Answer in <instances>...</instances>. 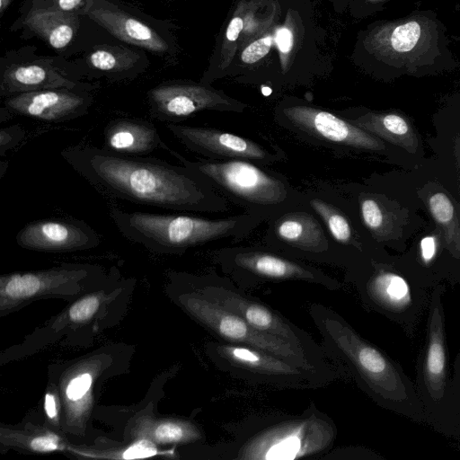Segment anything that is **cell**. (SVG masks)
Segmentation results:
<instances>
[{
    "mask_svg": "<svg viewBox=\"0 0 460 460\" xmlns=\"http://www.w3.org/2000/svg\"><path fill=\"white\" fill-rule=\"evenodd\" d=\"M316 14L315 0H277L270 23L239 47L224 78L278 93L327 78L334 53Z\"/></svg>",
    "mask_w": 460,
    "mask_h": 460,
    "instance_id": "1",
    "label": "cell"
},
{
    "mask_svg": "<svg viewBox=\"0 0 460 460\" xmlns=\"http://www.w3.org/2000/svg\"><path fill=\"white\" fill-rule=\"evenodd\" d=\"M60 155L105 196L174 211L224 213L230 208L225 197L184 165L87 145L65 148Z\"/></svg>",
    "mask_w": 460,
    "mask_h": 460,
    "instance_id": "2",
    "label": "cell"
},
{
    "mask_svg": "<svg viewBox=\"0 0 460 460\" xmlns=\"http://www.w3.org/2000/svg\"><path fill=\"white\" fill-rule=\"evenodd\" d=\"M445 25L430 11L379 20L358 31L349 59L374 77L418 75L453 67Z\"/></svg>",
    "mask_w": 460,
    "mask_h": 460,
    "instance_id": "3",
    "label": "cell"
},
{
    "mask_svg": "<svg viewBox=\"0 0 460 460\" xmlns=\"http://www.w3.org/2000/svg\"><path fill=\"white\" fill-rule=\"evenodd\" d=\"M310 317L322 339L327 360L352 379L376 402L394 411L416 402L414 390L402 369L365 340L334 309L311 303Z\"/></svg>",
    "mask_w": 460,
    "mask_h": 460,
    "instance_id": "4",
    "label": "cell"
},
{
    "mask_svg": "<svg viewBox=\"0 0 460 460\" xmlns=\"http://www.w3.org/2000/svg\"><path fill=\"white\" fill-rule=\"evenodd\" d=\"M223 444V459L294 460L327 453L334 444V421L314 403L296 416L246 420Z\"/></svg>",
    "mask_w": 460,
    "mask_h": 460,
    "instance_id": "5",
    "label": "cell"
},
{
    "mask_svg": "<svg viewBox=\"0 0 460 460\" xmlns=\"http://www.w3.org/2000/svg\"><path fill=\"white\" fill-rule=\"evenodd\" d=\"M161 148L199 174L230 203L263 222L303 204L304 192L268 165L241 159L190 161L164 142Z\"/></svg>",
    "mask_w": 460,
    "mask_h": 460,
    "instance_id": "6",
    "label": "cell"
},
{
    "mask_svg": "<svg viewBox=\"0 0 460 460\" xmlns=\"http://www.w3.org/2000/svg\"><path fill=\"white\" fill-rule=\"evenodd\" d=\"M109 216L124 237L150 250L177 253L217 240L243 239L264 223L245 212L214 219L181 214L128 212L115 206H110Z\"/></svg>",
    "mask_w": 460,
    "mask_h": 460,
    "instance_id": "7",
    "label": "cell"
},
{
    "mask_svg": "<svg viewBox=\"0 0 460 460\" xmlns=\"http://www.w3.org/2000/svg\"><path fill=\"white\" fill-rule=\"evenodd\" d=\"M276 123L309 145L345 155L380 152L384 140L352 124L336 111L321 108L295 95H284L274 108Z\"/></svg>",
    "mask_w": 460,
    "mask_h": 460,
    "instance_id": "8",
    "label": "cell"
},
{
    "mask_svg": "<svg viewBox=\"0 0 460 460\" xmlns=\"http://www.w3.org/2000/svg\"><path fill=\"white\" fill-rule=\"evenodd\" d=\"M213 258L225 276L245 291L285 281H302L330 291L342 288L337 279L322 270L263 244L223 247L214 252Z\"/></svg>",
    "mask_w": 460,
    "mask_h": 460,
    "instance_id": "9",
    "label": "cell"
},
{
    "mask_svg": "<svg viewBox=\"0 0 460 460\" xmlns=\"http://www.w3.org/2000/svg\"><path fill=\"white\" fill-rule=\"evenodd\" d=\"M209 353L220 370L250 384L307 390L323 387L339 377L338 371L306 368L266 350L223 341L211 343Z\"/></svg>",
    "mask_w": 460,
    "mask_h": 460,
    "instance_id": "10",
    "label": "cell"
},
{
    "mask_svg": "<svg viewBox=\"0 0 460 460\" xmlns=\"http://www.w3.org/2000/svg\"><path fill=\"white\" fill-rule=\"evenodd\" d=\"M267 223L263 245L279 252L346 270L361 261L331 238L320 218L304 203Z\"/></svg>",
    "mask_w": 460,
    "mask_h": 460,
    "instance_id": "11",
    "label": "cell"
},
{
    "mask_svg": "<svg viewBox=\"0 0 460 460\" xmlns=\"http://www.w3.org/2000/svg\"><path fill=\"white\" fill-rule=\"evenodd\" d=\"M201 295L243 318L254 329L302 349L316 361L332 366L320 344L277 309L248 294L226 276L212 274L199 290Z\"/></svg>",
    "mask_w": 460,
    "mask_h": 460,
    "instance_id": "12",
    "label": "cell"
},
{
    "mask_svg": "<svg viewBox=\"0 0 460 460\" xmlns=\"http://www.w3.org/2000/svg\"><path fill=\"white\" fill-rule=\"evenodd\" d=\"M150 116L165 123H180L205 111L242 113L249 105L212 84L190 80L162 83L146 93Z\"/></svg>",
    "mask_w": 460,
    "mask_h": 460,
    "instance_id": "13",
    "label": "cell"
},
{
    "mask_svg": "<svg viewBox=\"0 0 460 460\" xmlns=\"http://www.w3.org/2000/svg\"><path fill=\"white\" fill-rule=\"evenodd\" d=\"M165 128L187 149L207 159H241L270 165L286 158L277 146L262 145L222 129L179 123H166Z\"/></svg>",
    "mask_w": 460,
    "mask_h": 460,
    "instance_id": "14",
    "label": "cell"
},
{
    "mask_svg": "<svg viewBox=\"0 0 460 460\" xmlns=\"http://www.w3.org/2000/svg\"><path fill=\"white\" fill-rule=\"evenodd\" d=\"M93 101L88 90L52 88L6 97L1 110L11 115L63 122L87 114Z\"/></svg>",
    "mask_w": 460,
    "mask_h": 460,
    "instance_id": "15",
    "label": "cell"
},
{
    "mask_svg": "<svg viewBox=\"0 0 460 460\" xmlns=\"http://www.w3.org/2000/svg\"><path fill=\"white\" fill-rule=\"evenodd\" d=\"M52 88L93 90L94 85L79 82L72 73L53 59L36 57L30 59L2 61L0 96Z\"/></svg>",
    "mask_w": 460,
    "mask_h": 460,
    "instance_id": "16",
    "label": "cell"
},
{
    "mask_svg": "<svg viewBox=\"0 0 460 460\" xmlns=\"http://www.w3.org/2000/svg\"><path fill=\"white\" fill-rule=\"evenodd\" d=\"M15 240L22 248L48 252L88 249L100 243V236L93 228L74 218L32 221L17 233Z\"/></svg>",
    "mask_w": 460,
    "mask_h": 460,
    "instance_id": "17",
    "label": "cell"
},
{
    "mask_svg": "<svg viewBox=\"0 0 460 460\" xmlns=\"http://www.w3.org/2000/svg\"><path fill=\"white\" fill-rule=\"evenodd\" d=\"M85 14L119 40L155 54H167L169 42L155 30L118 6L91 0Z\"/></svg>",
    "mask_w": 460,
    "mask_h": 460,
    "instance_id": "18",
    "label": "cell"
},
{
    "mask_svg": "<svg viewBox=\"0 0 460 460\" xmlns=\"http://www.w3.org/2000/svg\"><path fill=\"white\" fill-rule=\"evenodd\" d=\"M261 0H233L216 37L215 45L200 82L212 84L224 79L240 45L241 37L252 10Z\"/></svg>",
    "mask_w": 460,
    "mask_h": 460,
    "instance_id": "19",
    "label": "cell"
},
{
    "mask_svg": "<svg viewBox=\"0 0 460 460\" xmlns=\"http://www.w3.org/2000/svg\"><path fill=\"white\" fill-rule=\"evenodd\" d=\"M443 292V289L437 288L432 293L422 363L424 385L434 400L443 397L447 381L445 322L441 301Z\"/></svg>",
    "mask_w": 460,
    "mask_h": 460,
    "instance_id": "20",
    "label": "cell"
},
{
    "mask_svg": "<svg viewBox=\"0 0 460 460\" xmlns=\"http://www.w3.org/2000/svg\"><path fill=\"white\" fill-rule=\"evenodd\" d=\"M163 142L153 123L137 118L113 119L103 129L102 147L118 154L147 155Z\"/></svg>",
    "mask_w": 460,
    "mask_h": 460,
    "instance_id": "21",
    "label": "cell"
},
{
    "mask_svg": "<svg viewBox=\"0 0 460 460\" xmlns=\"http://www.w3.org/2000/svg\"><path fill=\"white\" fill-rule=\"evenodd\" d=\"M336 112L360 128L408 152L415 153L418 148V139L412 128L398 114L359 108H349Z\"/></svg>",
    "mask_w": 460,
    "mask_h": 460,
    "instance_id": "22",
    "label": "cell"
},
{
    "mask_svg": "<svg viewBox=\"0 0 460 460\" xmlns=\"http://www.w3.org/2000/svg\"><path fill=\"white\" fill-rule=\"evenodd\" d=\"M79 22V14L38 5L31 6L22 20L28 31L56 50L66 49L74 41Z\"/></svg>",
    "mask_w": 460,
    "mask_h": 460,
    "instance_id": "23",
    "label": "cell"
},
{
    "mask_svg": "<svg viewBox=\"0 0 460 460\" xmlns=\"http://www.w3.org/2000/svg\"><path fill=\"white\" fill-rule=\"evenodd\" d=\"M140 56L134 50L121 46L104 45L92 50L86 59L88 68L97 75L121 80L135 76L144 69Z\"/></svg>",
    "mask_w": 460,
    "mask_h": 460,
    "instance_id": "24",
    "label": "cell"
},
{
    "mask_svg": "<svg viewBox=\"0 0 460 460\" xmlns=\"http://www.w3.org/2000/svg\"><path fill=\"white\" fill-rule=\"evenodd\" d=\"M429 208L443 230L448 249L460 258V219L452 201L446 194L437 192L429 199Z\"/></svg>",
    "mask_w": 460,
    "mask_h": 460,
    "instance_id": "25",
    "label": "cell"
},
{
    "mask_svg": "<svg viewBox=\"0 0 460 460\" xmlns=\"http://www.w3.org/2000/svg\"><path fill=\"white\" fill-rule=\"evenodd\" d=\"M49 278L48 273L13 274L3 279L2 293L13 299L26 298L35 295Z\"/></svg>",
    "mask_w": 460,
    "mask_h": 460,
    "instance_id": "26",
    "label": "cell"
},
{
    "mask_svg": "<svg viewBox=\"0 0 460 460\" xmlns=\"http://www.w3.org/2000/svg\"><path fill=\"white\" fill-rule=\"evenodd\" d=\"M356 198L364 227L372 233L373 236L381 235L385 224V214L383 207L376 199L366 192L358 193Z\"/></svg>",
    "mask_w": 460,
    "mask_h": 460,
    "instance_id": "27",
    "label": "cell"
},
{
    "mask_svg": "<svg viewBox=\"0 0 460 460\" xmlns=\"http://www.w3.org/2000/svg\"><path fill=\"white\" fill-rule=\"evenodd\" d=\"M155 441L160 443L192 441L201 438L196 427L189 423L167 422L157 426L153 433Z\"/></svg>",
    "mask_w": 460,
    "mask_h": 460,
    "instance_id": "28",
    "label": "cell"
},
{
    "mask_svg": "<svg viewBox=\"0 0 460 460\" xmlns=\"http://www.w3.org/2000/svg\"><path fill=\"white\" fill-rule=\"evenodd\" d=\"M390 0H349L348 12L355 19H364L384 9Z\"/></svg>",
    "mask_w": 460,
    "mask_h": 460,
    "instance_id": "29",
    "label": "cell"
},
{
    "mask_svg": "<svg viewBox=\"0 0 460 460\" xmlns=\"http://www.w3.org/2000/svg\"><path fill=\"white\" fill-rule=\"evenodd\" d=\"M99 305L100 301L95 296H85L71 306L69 317L74 322L86 321L94 314Z\"/></svg>",
    "mask_w": 460,
    "mask_h": 460,
    "instance_id": "30",
    "label": "cell"
},
{
    "mask_svg": "<svg viewBox=\"0 0 460 460\" xmlns=\"http://www.w3.org/2000/svg\"><path fill=\"white\" fill-rule=\"evenodd\" d=\"M24 136L25 132L19 125L3 127L0 129V156L4 157L8 150L15 147Z\"/></svg>",
    "mask_w": 460,
    "mask_h": 460,
    "instance_id": "31",
    "label": "cell"
},
{
    "mask_svg": "<svg viewBox=\"0 0 460 460\" xmlns=\"http://www.w3.org/2000/svg\"><path fill=\"white\" fill-rule=\"evenodd\" d=\"M45 7L70 13L85 14L91 0H45Z\"/></svg>",
    "mask_w": 460,
    "mask_h": 460,
    "instance_id": "32",
    "label": "cell"
},
{
    "mask_svg": "<svg viewBox=\"0 0 460 460\" xmlns=\"http://www.w3.org/2000/svg\"><path fill=\"white\" fill-rule=\"evenodd\" d=\"M92 376L90 374H83L74 378L66 388V395L70 400L76 401L83 397L89 390L92 385Z\"/></svg>",
    "mask_w": 460,
    "mask_h": 460,
    "instance_id": "33",
    "label": "cell"
},
{
    "mask_svg": "<svg viewBox=\"0 0 460 460\" xmlns=\"http://www.w3.org/2000/svg\"><path fill=\"white\" fill-rule=\"evenodd\" d=\"M155 447L146 440H141L129 447L123 454L126 459L143 458L155 455Z\"/></svg>",
    "mask_w": 460,
    "mask_h": 460,
    "instance_id": "34",
    "label": "cell"
},
{
    "mask_svg": "<svg viewBox=\"0 0 460 460\" xmlns=\"http://www.w3.org/2000/svg\"><path fill=\"white\" fill-rule=\"evenodd\" d=\"M58 437L54 434H48L45 436L34 438L31 447L39 452H49L58 448Z\"/></svg>",
    "mask_w": 460,
    "mask_h": 460,
    "instance_id": "35",
    "label": "cell"
},
{
    "mask_svg": "<svg viewBox=\"0 0 460 460\" xmlns=\"http://www.w3.org/2000/svg\"><path fill=\"white\" fill-rule=\"evenodd\" d=\"M437 252V238L432 235L424 237L420 242V253L424 262L429 263Z\"/></svg>",
    "mask_w": 460,
    "mask_h": 460,
    "instance_id": "36",
    "label": "cell"
},
{
    "mask_svg": "<svg viewBox=\"0 0 460 460\" xmlns=\"http://www.w3.org/2000/svg\"><path fill=\"white\" fill-rule=\"evenodd\" d=\"M45 411L49 418L53 419L57 415L56 401L51 394H47L45 397Z\"/></svg>",
    "mask_w": 460,
    "mask_h": 460,
    "instance_id": "37",
    "label": "cell"
},
{
    "mask_svg": "<svg viewBox=\"0 0 460 460\" xmlns=\"http://www.w3.org/2000/svg\"><path fill=\"white\" fill-rule=\"evenodd\" d=\"M337 14H344L348 12L349 0H326Z\"/></svg>",
    "mask_w": 460,
    "mask_h": 460,
    "instance_id": "38",
    "label": "cell"
},
{
    "mask_svg": "<svg viewBox=\"0 0 460 460\" xmlns=\"http://www.w3.org/2000/svg\"><path fill=\"white\" fill-rule=\"evenodd\" d=\"M13 0H0V14L4 15V12L8 9Z\"/></svg>",
    "mask_w": 460,
    "mask_h": 460,
    "instance_id": "39",
    "label": "cell"
},
{
    "mask_svg": "<svg viewBox=\"0 0 460 460\" xmlns=\"http://www.w3.org/2000/svg\"><path fill=\"white\" fill-rule=\"evenodd\" d=\"M4 162L1 161V163H0V178H3L4 172L7 169V164L5 165H4Z\"/></svg>",
    "mask_w": 460,
    "mask_h": 460,
    "instance_id": "40",
    "label": "cell"
}]
</instances>
